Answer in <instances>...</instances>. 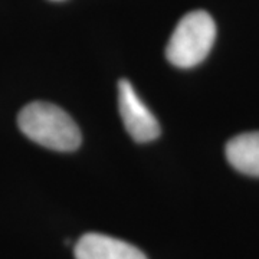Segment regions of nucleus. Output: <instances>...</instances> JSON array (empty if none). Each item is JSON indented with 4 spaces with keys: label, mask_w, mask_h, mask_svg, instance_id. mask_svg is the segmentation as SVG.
I'll return each mask as SVG.
<instances>
[{
    "label": "nucleus",
    "mask_w": 259,
    "mask_h": 259,
    "mask_svg": "<svg viewBox=\"0 0 259 259\" xmlns=\"http://www.w3.org/2000/svg\"><path fill=\"white\" fill-rule=\"evenodd\" d=\"M231 166L246 176L259 177V131L239 134L226 144Z\"/></svg>",
    "instance_id": "nucleus-5"
},
{
    "label": "nucleus",
    "mask_w": 259,
    "mask_h": 259,
    "mask_svg": "<svg viewBox=\"0 0 259 259\" xmlns=\"http://www.w3.org/2000/svg\"><path fill=\"white\" fill-rule=\"evenodd\" d=\"M55 2H59V0H55Z\"/></svg>",
    "instance_id": "nucleus-6"
},
{
    "label": "nucleus",
    "mask_w": 259,
    "mask_h": 259,
    "mask_svg": "<svg viewBox=\"0 0 259 259\" xmlns=\"http://www.w3.org/2000/svg\"><path fill=\"white\" fill-rule=\"evenodd\" d=\"M76 259H147L134 245L101 233H87L75 245Z\"/></svg>",
    "instance_id": "nucleus-4"
},
{
    "label": "nucleus",
    "mask_w": 259,
    "mask_h": 259,
    "mask_svg": "<svg viewBox=\"0 0 259 259\" xmlns=\"http://www.w3.org/2000/svg\"><path fill=\"white\" fill-rule=\"evenodd\" d=\"M216 39V25L204 10L185 15L177 23L166 48L167 59L179 68H192L203 62Z\"/></svg>",
    "instance_id": "nucleus-2"
},
{
    "label": "nucleus",
    "mask_w": 259,
    "mask_h": 259,
    "mask_svg": "<svg viewBox=\"0 0 259 259\" xmlns=\"http://www.w3.org/2000/svg\"><path fill=\"white\" fill-rule=\"evenodd\" d=\"M20 131L39 146L55 151H74L81 144V131L66 112L49 102H32L19 112Z\"/></svg>",
    "instance_id": "nucleus-1"
},
{
    "label": "nucleus",
    "mask_w": 259,
    "mask_h": 259,
    "mask_svg": "<svg viewBox=\"0 0 259 259\" xmlns=\"http://www.w3.org/2000/svg\"><path fill=\"white\" fill-rule=\"evenodd\" d=\"M118 108L128 136L137 143H148L160 136V125L130 81L118 82Z\"/></svg>",
    "instance_id": "nucleus-3"
}]
</instances>
